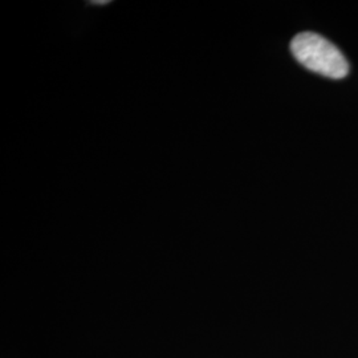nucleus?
Listing matches in <instances>:
<instances>
[{
    "label": "nucleus",
    "instance_id": "f257e3e1",
    "mask_svg": "<svg viewBox=\"0 0 358 358\" xmlns=\"http://www.w3.org/2000/svg\"><path fill=\"white\" fill-rule=\"evenodd\" d=\"M294 59L309 71L331 78H343L349 72L345 56L329 40L313 32H303L291 41Z\"/></svg>",
    "mask_w": 358,
    "mask_h": 358
},
{
    "label": "nucleus",
    "instance_id": "f03ea898",
    "mask_svg": "<svg viewBox=\"0 0 358 358\" xmlns=\"http://www.w3.org/2000/svg\"><path fill=\"white\" fill-rule=\"evenodd\" d=\"M92 4H99V6H103V4H109L110 1L109 0H106V1H90Z\"/></svg>",
    "mask_w": 358,
    "mask_h": 358
}]
</instances>
